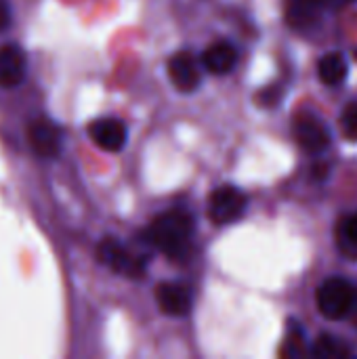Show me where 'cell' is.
I'll return each instance as SVG.
<instances>
[{
  "instance_id": "1",
  "label": "cell",
  "mask_w": 357,
  "mask_h": 359,
  "mask_svg": "<svg viewBox=\"0 0 357 359\" xmlns=\"http://www.w3.org/2000/svg\"><path fill=\"white\" fill-rule=\"evenodd\" d=\"M194 238V219L183 210L160 215L149 227V242L168 259L181 261L189 257Z\"/></svg>"
},
{
  "instance_id": "2",
  "label": "cell",
  "mask_w": 357,
  "mask_h": 359,
  "mask_svg": "<svg viewBox=\"0 0 357 359\" xmlns=\"http://www.w3.org/2000/svg\"><path fill=\"white\" fill-rule=\"evenodd\" d=\"M356 288L343 280V278H330L326 280L318 292H316V303L320 313L326 320H343L349 316V311L356 305Z\"/></svg>"
},
{
  "instance_id": "3",
  "label": "cell",
  "mask_w": 357,
  "mask_h": 359,
  "mask_svg": "<svg viewBox=\"0 0 357 359\" xmlns=\"http://www.w3.org/2000/svg\"><path fill=\"white\" fill-rule=\"evenodd\" d=\"M246 196L234 187V185H223L217 187L208 200V215L215 225H229L238 219L244 217L246 212Z\"/></svg>"
},
{
  "instance_id": "4",
  "label": "cell",
  "mask_w": 357,
  "mask_h": 359,
  "mask_svg": "<svg viewBox=\"0 0 357 359\" xmlns=\"http://www.w3.org/2000/svg\"><path fill=\"white\" fill-rule=\"evenodd\" d=\"M97 257L112 271L122 273L126 278H141L145 273V261L141 257L133 255L126 246H122L114 238L101 240L99 250H97Z\"/></svg>"
},
{
  "instance_id": "5",
  "label": "cell",
  "mask_w": 357,
  "mask_h": 359,
  "mask_svg": "<svg viewBox=\"0 0 357 359\" xmlns=\"http://www.w3.org/2000/svg\"><path fill=\"white\" fill-rule=\"evenodd\" d=\"M27 141H29V147L40 158H55L61 151L63 135L55 122L46 118H38L27 126Z\"/></svg>"
},
{
  "instance_id": "6",
  "label": "cell",
  "mask_w": 357,
  "mask_h": 359,
  "mask_svg": "<svg viewBox=\"0 0 357 359\" xmlns=\"http://www.w3.org/2000/svg\"><path fill=\"white\" fill-rule=\"evenodd\" d=\"M156 303L164 316L185 318L191 311L194 297L187 286L177 284V282H164L156 288Z\"/></svg>"
},
{
  "instance_id": "7",
  "label": "cell",
  "mask_w": 357,
  "mask_h": 359,
  "mask_svg": "<svg viewBox=\"0 0 357 359\" xmlns=\"http://www.w3.org/2000/svg\"><path fill=\"white\" fill-rule=\"evenodd\" d=\"M88 137L103 151L116 154V151L124 149L126 139H128V130H126L124 122L118 118H99V120L90 122Z\"/></svg>"
},
{
  "instance_id": "8",
  "label": "cell",
  "mask_w": 357,
  "mask_h": 359,
  "mask_svg": "<svg viewBox=\"0 0 357 359\" xmlns=\"http://www.w3.org/2000/svg\"><path fill=\"white\" fill-rule=\"evenodd\" d=\"M168 76L175 88L181 93H194L202 82L200 65L191 53H177L168 63Z\"/></svg>"
},
{
  "instance_id": "9",
  "label": "cell",
  "mask_w": 357,
  "mask_h": 359,
  "mask_svg": "<svg viewBox=\"0 0 357 359\" xmlns=\"http://www.w3.org/2000/svg\"><path fill=\"white\" fill-rule=\"evenodd\" d=\"M27 69L25 53L17 44L0 46V86L2 88H17Z\"/></svg>"
},
{
  "instance_id": "10",
  "label": "cell",
  "mask_w": 357,
  "mask_h": 359,
  "mask_svg": "<svg viewBox=\"0 0 357 359\" xmlns=\"http://www.w3.org/2000/svg\"><path fill=\"white\" fill-rule=\"evenodd\" d=\"M295 133H297L301 147L309 154H320L330 145L328 128L314 116H301L295 122Z\"/></svg>"
},
{
  "instance_id": "11",
  "label": "cell",
  "mask_w": 357,
  "mask_h": 359,
  "mask_svg": "<svg viewBox=\"0 0 357 359\" xmlns=\"http://www.w3.org/2000/svg\"><path fill=\"white\" fill-rule=\"evenodd\" d=\"M238 63V50L229 42H215L202 55V65L210 74H229Z\"/></svg>"
},
{
  "instance_id": "12",
  "label": "cell",
  "mask_w": 357,
  "mask_h": 359,
  "mask_svg": "<svg viewBox=\"0 0 357 359\" xmlns=\"http://www.w3.org/2000/svg\"><path fill=\"white\" fill-rule=\"evenodd\" d=\"M320 80L328 86H339L347 78V59L341 53H328L318 63Z\"/></svg>"
},
{
  "instance_id": "13",
  "label": "cell",
  "mask_w": 357,
  "mask_h": 359,
  "mask_svg": "<svg viewBox=\"0 0 357 359\" xmlns=\"http://www.w3.org/2000/svg\"><path fill=\"white\" fill-rule=\"evenodd\" d=\"M337 240H339V248L343 250V255L357 259V215H351L341 221Z\"/></svg>"
},
{
  "instance_id": "14",
  "label": "cell",
  "mask_w": 357,
  "mask_h": 359,
  "mask_svg": "<svg viewBox=\"0 0 357 359\" xmlns=\"http://www.w3.org/2000/svg\"><path fill=\"white\" fill-rule=\"evenodd\" d=\"M311 353H314L316 358H345V355H349V349H347L341 341H337L335 337L322 334V337L314 343Z\"/></svg>"
},
{
  "instance_id": "15",
  "label": "cell",
  "mask_w": 357,
  "mask_h": 359,
  "mask_svg": "<svg viewBox=\"0 0 357 359\" xmlns=\"http://www.w3.org/2000/svg\"><path fill=\"white\" fill-rule=\"evenodd\" d=\"M343 128H345V135L349 137V139H357V105L353 107H349L347 111H345V118H343Z\"/></svg>"
},
{
  "instance_id": "16",
  "label": "cell",
  "mask_w": 357,
  "mask_h": 359,
  "mask_svg": "<svg viewBox=\"0 0 357 359\" xmlns=\"http://www.w3.org/2000/svg\"><path fill=\"white\" fill-rule=\"evenodd\" d=\"M11 25V6L6 0H0V32H4Z\"/></svg>"
},
{
  "instance_id": "17",
  "label": "cell",
  "mask_w": 357,
  "mask_h": 359,
  "mask_svg": "<svg viewBox=\"0 0 357 359\" xmlns=\"http://www.w3.org/2000/svg\"><path fill=\"white\" fill-rule=\"evenodd\" d=\"M316 172H318V179H326V172H328V168H326L324 164H320V166H316Z\"/></svg>"
}]
</instances>
